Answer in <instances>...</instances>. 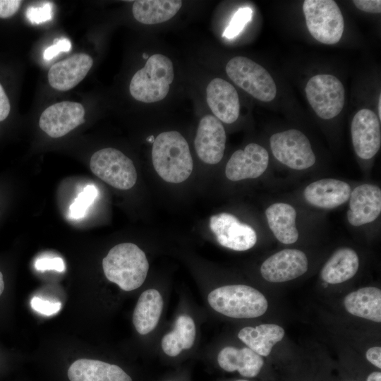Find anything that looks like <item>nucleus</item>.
<instances>
[{"instance_id": "nucleus-1", "label": "nucleus", "mask_w": 381, "mask_h": 381, "mask_svg": "<svg viewBox=\"0 0 381 381\" xmlns=\"http://www.w3.org/2000/svg\"><path fill=\"white\" fill-rule=\"evenodd\" d=\"M154 168L164 181L178 183L186 180L193 171L189 146L177 131L163 132L155 138L152 149Z\"/></svg>"}, {"instance_id": "nucleus-2", "label": "nucleus", "mask_w": 381, "mask_h": 381, "mask_svg": "<svg viewBox=\"0 0 381 381\" xmlns=\"http://www.w3.org/2000/svg\"><path fill=\"white\" fill-rule=\"evenodd\" d=\"M107 279L122 290L130 291L145 280L149 263L145 253L135 244L123 243L114 246L102 260Z\"/></svg>"}, {"instance_id": "nucleus-3", "label": "nucleus", "mask_w": 381, "mask_h": 381, "mask_svg": "<svg viewBox=\"0 0 381 381\" xmlns=\"http://www.w3.org/2000/svg\"><path fill=\"white\" fill-rule=\"evenodd\" d=\"M207 300L217 312L233 318H254L267 310L265 296L256 289L243 284L226 285L212 291Z\"/></svg>"}, {"instance_id": "nucleus-4", "label": "nucleus", "mask_w": 381, "mask_h": 381, "mask_svg": "<svg viewBox=\"0 0 381 381\" xmlns=\"http://www.w3.org/2000/svg\"><path fill=\"white\" fill-rule=\"evenodd\" d=\"M174 72L170 59L161 54L149 57L144 67L133 76L129 90L140 102L153 103L163 99L169 91Z\"/></svg>"}, {"instance_id": "nucleus-5", "label": "nucleus", "mask_w": 381, "mask_h": 381, "mask_svg": "<svg viewBox=\"0 0 381 381\" xmlns=\"http://www.w3.org/2000/svg\"><path fill=\"white\" fill-rule=\"evenodd\" d=\"M303 11L308 30L318 42L325 44L338 42L344 32L343 15L332 0H306Z\"/></svg>"}, {"instance_id": "nucleus-6", "label": "nucleus", "mask_w": 381, "mask_h": 381, "mask_svg": "<svg viewBox=\"0 0 381 381\" xmlns=\"http://www.w3.org/2000/svg\"><path fill=\"white\" fill-rule=\"evenodd\" d=\"M229 78L255 99L270 102L277 94L276 84L269 72L260 64L244 56L230 59L226 66Z\"/></svg>"}, {"instance_id": "nucleus-7", "label": "nucleus", "mask_w": 381, "mask_h": 381, "mask_svg": "<svg viewBox=\"0 0 381 381\" xmlns=\"http://www.w3.org/2000/svg\"><path fill=\"white\" fill-rule=\"evenodd\" d=\"M90 167L96 176L119 190L131 188L137 180V172L132 160L114 148H104L95 152L90 158Z\"/></svg>"}, {"instance_id": "nucleus-8", "label": "nucleus", "mask_w": 381, "mask_h": 381, "mask_svg": "<svg viewBox=\"0 0 381 381\" xmlns=\"http://www.w3.org/2000/svg\"><path fill=\"white\" fill-rule=\"evenodd\" d=\"M307 99L317 115L323 119L337 116L344 105V87L341 82L329 74L310 78L305 87Z\"/></svg>"}, {"instance_id": "nucleus-9", "label": "nucleus", "mask_w": 381, "mask_h": 381, "mask_svg": "<svg viewBox=\"0 0 381 381\" xmlns=\"http://www.w3.org/2000/svg\"><path fill=\"white\" fill-rule=\"evenodd\" d=\"M274 157L282 164L296 170H303L315 163V155L306 135L296 129L273 134L270 139Z\"/></svg>"}, {"instance_id": "nucleus-10", "label": "nucleus", "mask_w": 381, "mask_h": 381, "mask_svg": "<svg viewBox=\"0 0 381 381\" xmlns=\"http://www.w3.org/2000/svg\"><path fill=\"white\" fill-rule=\"evenodd\" d=\"M210 228L221 246L234 250H247L253 248L257 241L254 229L229 213L212 215L210 219Z\"/></svg>"}, {"instance_id": "nucleus-11", "label": "nucleus", "mask_w": 381, "mask_h": 381, "mask_svg": "<svg viewBox=\"0 0 381 381\" xmlns=\"http://www.w3.org/2000/svg\"><path fill=\"white\" fill-rule=\"evenodd\" d=\"M308 268V260L303 251L287 248L267 258L260 267V273L267 282L281 283L301 277Z\"/></svg>"}, {"instance_id": "nucleus-12", "label": "nucleus", "mask_w": 381, "mask_h": 381, "mask_svg": "<svg viewBox=\"0 0 381 381\" xmlns=\"http://www.w3.org/2000/svg\"><path fill=\"white\" fill-rule=\"evenodd\" d=\"M351 133L356 155L363 159H370L381 145V129L378 116L368 109L359 110L353 116Z\"/></svg>"}, {"instance_id": "nucleus-13", "label": "nucleus", "mask_w": 381, "mask_h": 381, "mask_svg": "<svg viewBox=\"0 0 381 381\" xmlns=\"http://www.w3.org/2000/svg\"><path fill=\"white\" fill-rule=\"evenodd\" d=\"M85 109L78 102L63 101L48 107L41 114L39 126L52 138H60L85 122Z\"/></svg>"}, {"instance_id": "nucleus-14", "label": "nucleus", "mask_w": 381, "mask_h": 381, "mask_svg": "<svg viewBox=\"0 0 381 381\" xmlns=\"http://www.w3.org/2000/svg\"><path fill=\"white\" fill-rule=\"evenodd\" d=\"M268 164L267 151L258 144L250 143L233 153L226 165L225 174L233 181L255 179L265 171Z\"/></svg>"}, {"instance_id": "nucleus-15", "label": "nucleus", "mask_w": 381, "mask_h": 381, "mask_svg": "<svg viewBox=\"0 0 381 381\" xmlns=\"http://www.w3.org/2000/svg\"><path fill=\"white\" fill-rule=\"evenodd\" d=\"M199 158L205 163L215 164L223 157L226 133L220 121L212 115H206L200 121L194 141Z\"/></svg>"}, {"instance_id": "nucleus-16", "label": "nucleus", "mask_w": 381, "mask_h": 381, "mask_svg": "<svg viewBox=\"0 0 381 381\" xmlns=\"http://www.w3.org/2000/svg\"><path fill=\"white\" fill-rule=\"evenodd\" d=\"M347 219L354 226L375 221L381 212V190L375 185L364 183L350 194Z\"/></svg>"}, {"instance_id": "nucleus-17", "label": "nucleus", "mask_w": 381, "mask_h": 381, "mask_svg": "<svg viewBox=\"0 0 381 381\" xmlns=\"http://www.w3.org/2000/svg\"><path fill=\"white\" fill-rule=\"evenodd\" d=\"M92 65L93 60L90 55L84 53L73 54L49 68V83L57 90H69L83 80Z\"/></svg>"}, {"instance_id": "nucleus-18", "label": "nucleus", "mask_w": 381, "mask_h": 381, "mask_svg": "<svg viewBox=\"0 0 381 381\" xmlns=\"http://www.w3.org/2000/svg\"><path fill=\"white\" fill-rule=\"evenodd\" d=\"M206 92L207 104L216 118L226 123L237 120L240 111L239 98L231 84L215 78L208 84Z\"/></svg>"}, {"instance_id": "nucleus-19", "label": "nucleus", "mask_w": 381, "mask_h": 381, "mask_svg": "<svg viewBox=\"0 0 381 381\" xmlns=\"http://www.w3.org/2000/svg\"><path fill=\"white\" fill-rule=\"evenodd\" d=\"M351 192L347 183L335 179H322L308 185L303 191L306 200L322 209H333L349 200Z\"/></svg>"}, {"instance_id": "nucleus-20", "label": "nucleus", "mask_w": 381, "mask_h": 381, "mask_svg": "<svg viewBox=\"0 0 381 381\" xmlns=\"http://www.w3.org/2000/svg\"><path fill=\"white\" fill-rule=\"evenodd\" d=\"M70 381H132L119 366L98 360L82 358L68 370Z\"/></svg>"}, {"instance_id": "nucleus-21", "label": "nucleus", "mask_w": 381, "mask_h": 381, "mask_svg": "<svg viewBox=\"0 0 381 381\" xmlns=\"http://www.w3.org/2000/svg\"><path fill=\"white\" fill-rule=\"evenodd\" d=\"M217 361L225 371L237 370L246 377L258 375L264 365L262 357L247 346L241 349L226 346L219 351Z\"/></svg>"}, {"instance_id": "nucleus-22", "label": "nucleus", "mask_w": 381, "mask_h": 381, "mask_svg": "<svg viewBox=\"0 0 381 381\" xmlns=\"http://www.w3.org/2000/svg\"><path fill=\"white\" fill-rule=\"evenodd\" d=\"M344 306L350 314L375 322H381V290L365 286L344 298Z\"/></svg>"}, {"instance_id": "nucleus-23", "label": "nucleus", "mask_w": 381, "mask_h": 381, "mask_svg": "<svg viewBox=\"0 0 381 381\" xmlns=\"http://www.w3.org/2000/svg\"><path fill=\"white\" fill-rule=\"evenodd\" d=\"M359 267V258L351 248L337 249L325 262L320 272L322 279L327 284L343 283L355 276Z\"/></svg>"}, {"instance_id": "nucleus-24", "label": "nucleus", "mask_w": 381, "mask_h": 381, "mask_svg": "<svg viewBox=\"0 0 381 381\" xmlns=\"http://www.w3.org/2000/svg\"><path fill=\"white\" fill-rule=\"evenodd\" d=\"M270 229L275 238L284 244H292L298 238L296 226V211L287 203L276 202L265 210Z\"/></svg>"}, {"instance_id": "nucleus-25", "label": "nucleus", "mask_w": 381, "mask_h": 381, "mask_svg": "<svg viewBox=\"0 0 381 381\" xmlns=\"http://www.w3.org/2000/svg\"><path fill=\"white\" fill-rule=\"evenodd\" d=\"M284 334V329L281 326L266 323L255 327H245L239 331L238 337L260 356H267L273 346L282 340Z\"/></svg>"}, {"instance_id": "nucleus-26", "label": "nucleus", "mask_w": 381, "mask_h": 381, "mask_svg": "<svg viewBox=\"0 0 381 381\" xmlns=\"http://www.w3.org/2000/svg\"><path fill=\"white\" fill-rule=\"evenodd\" d=\"M163 308V300L156 289H147L140 296L133 315L136 331L147 334L157 325Z\"/></svg>"}, {"instance_id": "nucleus-27", "label": "nucleus", "mask_w": 381, "mask_h": 381, "mask_svg": "<svg viewBox=\"0 0 381 381\" xmlns=\"http://www.w3.org/2000/svg\"><path fill=\"white\" fill-rule=\"evenodd\" d=\"M182 6L179 0H137L133 4V15L136 20L145 25L167 21Z\"/></svg>"}, {"instance_id": "nucleus-28", "label": "nucleus", "mask_w": 381, "mask_h": 381, "mask_svg": "<svg viewBox=\"0 0 381 381\" xmlns=\"http://www.w3.org/2000/svg\"><path fill=\"white\" fill-rule=\"evenodd\" d=\"M173 332L182 349H189L193 345L195 338V325L188 315H182L177 318Z\"/></svg>"}, {"instance_id": "nucleus-29", "label": "nucleus", "mask_w": 381, "mask_h": 381, "mask_svg": "<svg viewBox=\"0 0 381 381\" xmlns=\"http://www.w3.org/2000/svg\"><path fill=\"white\" fill-rule=\"evenodd\" d=\"M97 194V189L94 185H87L70 205L69 217L73 219L83 218Z\"/></svg>"}, {"instance_id": "nucleus-30", "label": "nucleus", "mask_w": 381, "mask_h": 381, "mask_svg": "<svg viewBox=\"0 0 381 381\" xmlns=\"http://www.w3.org/2000/svg\"><path fill=\"white\" fill-rule=\"evenodd\" d=\"M252 16L253 11L251 8L248 7L238 8L225 29L223 37L231 39L237 36L245 25L250 21Z\"/></svg>"}, {"instance_id": "nucleus-31", "label": "nucleus", "mask_w": 381, "mask_h": 381, "mask_svg": "<svg viewBox=\"0 0 381 381\" xmlns=\"http://www.w3.org/2000/svg\"><path fill=\"white\" fill-rule=\"evenodd\" d=\"M53 5L45 2L40 6H29L25 12L28 20L33 25H38L53 18Z\"/></svg>"}, {"instance_id": "nucleus-32", "label": "nucleus", "mask_w": 381, "mask_h": 381, "mask_svg": "<svg viewBox=\"0 0 381 381\" xmlns=\"http://www.w3.org/2000/svg\"><path fill=\"white\" fill-rule=\"evenodd\" d=\"M30 303L31 307L34 310L47 316L57 313L60 310L61 306L60 302H52L43 300L36 296L32 298Z\"/></svg>"}, {"instance_id": "nucleus-33", "label": "nucleus", "mask_w": 381, "mask_h": 381, "mask_svg": "<svg viewBox=\"0 0 381 381\" xmlns=\"http://www.w3.org/2000/svg\"><path fill=\"white\" fill-rule=\"evenodd\" d=\"M36 270L39 271L55 270L62 272L66 267L62 258L59 257H42L36 260L35 262Z\"/></svg>"}, {"instance_id": "nucleus-34", "label": "nucleus", "mask_w": 381, "mask_h": 381, "mask_svg": "<svg viewBox=\"0 0 381 381\" xmlns=\"http://www.w3.org/2000/svg\"><path fill=\"white\" fill-rule=\"evenodd\" d=\"M71 49V42L68 38H56L54 44L47 47L43 53V58L49 61L61 52H68Z\"/></svg>"}, {"instance_id": "nucleus-35", "label": "nucleus", "mask_w": 381, "mask_h": 381, "mask_svg": "<svg viewBox=\"0 0 381 381\" xmlns=\"http://www.w3.org/2000/svg\"><path fill=\"white\" fill-rule=\"evenodd\" d=\"M162 348L167 355L171 357L178 356L183 350L173 331L163 337Z\"/></svg>"}, {"instance_id": "nucleus-36", "label": "nucleus", "mask_w": 381, "mask_h": 381, "mask_svg": "<svg viewBox=\"0 0 381 381\" xmlns=\"http://www.w3.org/2000/svg\"><path fill=\"white\" fill-rule=\"evenodd\" d=\"M22 1L0 0V18H8L13 16L20 8Z\"/></svg>"}, {"instance_id": "nucleus-37", "label": "nucleus", "mask_w": 381, "mask_h": 381, "mask_svg": "<svg viewBox=\"0 0 381 381\" xmlns=\"http://www.w3.org/2000/svg\"><path fill=\"white\" fill-rule=\"evenodd\" d=\"M353 2L361 11L371 13L381 12V1L380 0H354Z\"/></svg>"}, {"instance_id": "nucleus-38", "label": "nucleus", "mask_w": 381, "mask_h": 381, "mask_svg": "<svg viewBox=\"0 0 381 381\" xmlns=\"http://www.w3.org/2000/svg\"><path fill=\"white\" fill-rule=\"evenodd\" d=\"M366 359L373 365L381 368V348L380 346H372L365 353Z\"/></svg>"}, {"instance_id": "nucleus-39", "label": "nucleus", "mask_w": 381, "mask_h": 381, "mask_svg": "<svg viewBox=\"0 0 381 381\" xmlns=\"http://www.w3.org/2000/svg\"><path fill=\"white\" fill-rule=\"evenodd\" d=\"M11 109V105L8 98L0 84V121H4L7 118Z\"/></svg>"}, {"instance_id": "nucleus-40", "label": "nucleus", "mask_w": 381, "mask_h": 381, "mask_svg": "<svg viewBox=\"0 0 381 381\" xmlns=\"http://www.w3.org/2000/svg\"><path fill=\"white\" fill-rule=\"evenodd\" d=\"M366 381H381V373L380 371L371 373L368 376Z\"/></svg>"}, {"instance_id": "nucleus-41", "label": "nucleus", "mask_w": 381, "mask_h": 381, "mask_svg": "<svg viewBox=\"0 0 381 381\" xmlns=\"http://www.w3.org/2000/svg\"><path fill=\"white\" fill-rule=\"evenodd\" d=\"M4 289V279H3V274L0 272V296L3 293Z\"/></svg>"}, {"instance_id": "nucleus-42", "label": "nucleus", "mask_w": 381, "mask_h": 381, "mask_svg": "<svg viewBox=\"0 0 381 381\" xmlns=\"http://www.w3.org/2000/svg\"><path fill=\"white\" fill-rule=\"evenodd\" d=\"M381 97H380V95L379 96V100H378V106H377V109H378V115H379V119L380 120L381 119Z\"/></svg>"}, {"instance_id": "nucleus-43", "label": "nucleus", "mask_w": 381, "mask_h": 381, "mask_svg": "<svg viewBox=\"0 0 381 381\" xmlns=\"http://www.w3.org/2000/svg\"><path fill=\"white\" fill-rule=\"evenodd\" d=\"M147 141L150 142V143H154L155 138L153 135H150L149 137L147 138Z\"/></svg>"}, {"instance_id": "nucleus-44", "label": "nucleus", "mask_w": 381, "mask_h": 381, "mask_svg": "<svg viewBox=\"0 0 381 381\" xmlns=\"http://www.w3.org/2000/svg\"><path fill=\"white\" fill-rule=\"evenodd\" d=\"M143 57L144 59H148V56L147 54H143Z\"/></svg>"}, {"instance_id": "nucleus-45", "label": "nucleus", "mask_w": 381, "mask_h": 381, "mask_svg": "<svg viewBox=\"0 0 381 381\" xmlns=\"http://www.w3.org/2000/svg\"><path fill=\"white\" fill-rule=\"evenodd\" d=\"M236 381H249V380H237Z\"/></svg>"}]
</instances>
